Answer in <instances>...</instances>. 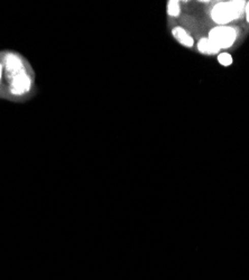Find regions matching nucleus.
Here are the masks:
<instances>
[{"instance_id":"obj_1","label":"nucleus","mask_w":249,"mask_h":280,"mask_svg":"<svg viewBox=\"0 0 249 280\" xmlns=\"http://www.w3.org/2000/svg\"><path fill=\"white\" fill-rule=\"evenodd\" d=\"M36 94V72L28 58L13 50L0 51V99L25 103Z\"/></svg>"},{"instance_id":"obj_2","label":"nucleus","mask_w":249,"mask_h":280,"mask_svg":"<svg viewBox=\"0 0 249 280\" xmlns=\"http://www.w3.org/2000/svg\"><path fill=\"white\" fill-rule=\"evenodd\" d=\"M245 7V2L219 3L212 8L211 17L220 26H225L234 19L239 18Z\"/></svg>"},{"instance_id":"obj_3","label":"nucleus","mask_w":249,"mask_h":280,"mask_svg":"<svg viewBox=\"0 0 249 280\" xmlns=\"http://www.w3.org/2000/svg\"><path fill=\"white\" fill-rule=\"evenodd\" d=\"M236 30L229 26H218L210 30L208 39L214 43L220 50L229 48L236 41Z\"/></svg>"},{"instance_id":"obj_4","label":"nucleus","mask_w":249,"mask_h":280,"mask_svg":"<svg viewBox=\"0 0 249 280\" xmlns=\"http://www.w3.org/2000/svg\"><path fill=\"white\" fill-rule=\"evenodd\" d=\"M172 34H173V36H174V39L178 43H180V44H182L184 46H188V47L193 46V39L188 34V31L185 29L182 28V27H180V26L174 27V28L172 29Z\"/></svg>"},{"instance_id":"obj_5","label":"nucleus","mask_w":249,"mask_h":280,"mask_svg":"<svg viewBox=\"0 0 249 280\" xmlns=\"http://www.w3.org/2000/svg\"><path fill=\"white\" fill-rule=\"evenodd\" d=\"M198 50L203 54H209V55H211V54L219 53L220 48L209 39H201L198 43Z\"/></svg>"},{"instance_id":"obj_6","label":"nucleus","mask_w":249,"mask_h":280,"mask_svg":"<svg viewBox=\"0 0 249 280\" xmlns=\"http://www.w3.org/2000/svg\"><path fill=\"white\" fill-rule=\"evenodd\" d=\"M180 3L176 2V0H171V2L167 3V15L171 16V17H177V16H180Z\"/></svg>"},{"instance_id":"obj_7","label":"nucleus","mask_w":249,"mask_h":280,"mask_svg":"<svg viewBox=\"0 0 249 280\" xmlns=\"http://www.w3.org/2000/svg\"><path fill=\"white\" fill-rule=\"evenodd\" d=\"M218 61L224 66H229L232 64V57L228 53H221L218 56Z\"/></svg>"},{"instance_id":"obj_8","label":"nucleus","mask_w":249,"mask_h":280,"mask_svg":"<svg viewBox=\"0 0 249 280\" xmlns=\"http://www.w3.org/2000/svg\"><path fill=\"white\" fill-rule=\"evenodd\" d=\"M245 13H246V18H247V21L249 23V2L247 3L246 7H245Z\"/></svg>"}]
</instances>
